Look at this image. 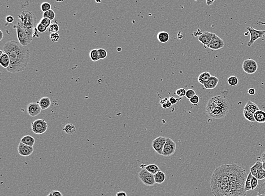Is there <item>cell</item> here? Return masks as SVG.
Instances as JSON below:
<instances>
[{
	"label": "cell",
	"instance_id": "obj_1",
	"mask_svg": "<svg viewBox=\"0 0 265 196\" xmlns=\"http://www.w3.org/2000/svg\"><path fill=\"white\" fill-rule=\"evenodd\" d=\"M246 171L238 165L225 164L213 172L210 189L214 196H245Z\"/></svg>",
	"mask_w": 265,
	"mask_h": 196
},
{
	"label": "cell",
	"instance_id": "obj_2",
	"mask_svg": "<svg viewBox=\"0 0 265 196\" xmlns=\"http://www.w3.org/2000/svg\"><path fill=\"white\" fill-rule=\"evenodd\" d=\"M5 53L8 54L10 64L7 68L9 72L17 74L24 70L30 61V52L27 46H24L18 41H8L4 46Z\"/></svg>",
	"mask_w": 265,
	"mask_h": 196
},
{
	"label": "cell",
	"instance_id": "obj_3",
	"mask_svg": "<svg viewBox=\"0 0 265 196\" xmlns=\"http://www.w3.org/2000/svg\"><path fill=\"white\" fill-rule=\"evenodd\" d=\"M230 110L228 101L220 96L213 97L208 101L206 111L209 116L214 119H222L225 117Z\"/></svg>",
	"mask_w": 265,
	"mask_h": 196
},
{
	"label": "cell",
	"instance_id": "obj_4",
	"mask_svg": "<svg viewBox=\"0 0 265 196\" xmlns=\"http://www.w3.org/2000/svg\"><path fill=\"white\" fill-rule=\"evenodd\" d=\"M17 30V37L19 43L24 46L31 43L34 37V29H27L23 28L18 24H15L13 27Z\"/></svg>",
	"mask_w": 265,
	"mask_h": 196
},
{
	"label": "cell",
	"instance_id": "obj_5",
	"mask_svg": "<svg viewBox=\"0 0 265 196\" xmlns=\"http://www.w3.org/2000/svg\"><path fill=\"white\" fill-rule=\"evenodd\" d=\"M18 17L19 18V22L17 23V24L27 29L35 28L34 26L36 22V17L32 12L25 10L22 11L20 14L18 15Z\"/></svg>",
	"mask_w": 265,
	"mask_h": 196
},
{
	"label": "cell",
	"instance_id": "obj_6",
	"mask_svg": "<svg viewBox=\"0 0 265 196\" xmlns=\"http://www.w3.org/2000/svg\"><path fill=\"white\" fill-rule=\"evenodd\" d=\"M32 132L36 135L45 133L48 129V123L45 120L37 119L31 123Z\"/></svg>",
	"mask_w": 265,
	"mask_h": 196
},
{
	"label": "cell",
	"instance_id": "obj_7",
	"mask_svg": "<svg viewBox=\"0 0 265 196\" xmlns=\"http://www.w3.org/2000/svg\"><path fill=\"white\" fill-rule=\"evenodd\" d=\"M138 178L146 186H153L156 184L154 175L150 173L145 168L139 172Z\"/></svg>",
	"mask_w": 265,
	"mask_h": 196
},
{
	"label": "cell",
	"instance_id": "obj_8",
	"mask_svg": "<svg viewBox=\"0 0 265 196\" xmlns=\"http://www.w3.org/2000/svg\"><path fill=\"white\" fill-rule=\"evenodd\" d=\"M246 29L249 31L250 35V40L248 43V46H251L254 44L255 41L257 40L258 39L263 37L265 35V30L259 31L250 27H247Z\"/></svg>",
	"mask_w": 265,
	"mask_h": 196
},
{
	"label": "cell",
	"instance_id": "obj_9",
	"mask_svg": "<svg viewBox=\"0 0 265 196\" xmlns=\"http://www.w3.org/2000/svg\"><path fill=\"white\" fill-rule=\"evenodd\" d=\"M176 145L170 138H166V141L163 150V155L164 157H170L175 154Z\"/></svg>",
	"mask_w": 265,
	"mask_h": 196
},
{
	"label": "cell",
	"instance_id": "obj_10",
	"mask_svg": "<svg viewBox=\"0 0 265 196\" xmlns=\"http://www.w3.org/2000/svg\"><path fill=\"white\" fill-rule=\"evenodd\" d=\"M243 69L246 74H254L257 71V63L253 59H246L243 62Z\"/></svg>",
	"mask_w": 265,
	"mask_h": 196
},
{
	"label": "cell",
	"instance_id": "obj_11",
	"mask_svg": "<svg viewBox=\"0 0 265 196\" xmlns=\"http://www.w3.org/2000/svg\"><path fill=\"white\" fill-rule=\"evenodd\" d=\"M166 141V137L159 136L155 139L152 143L153 149L157 152L159 155H163V150Z\"/></svg>",
	"mask_w": 265,
	"mask_h": 196
},
{
	"label": "cell",
	"instance_id": "obj_12",
	"mask_svg": "<svg viewBox=\"0 0 265 196\" xmlns=\"http://www.w3.org/2000/svg\"><path fill=\"white\" fill-rule=\"evenodd\" d=\"M224 46V41L215 33L212 41L207 46V48L216 50H219L220 49H222Z\"/></svg>",
	"mask_w": 265,
	"mask_h": 196
},
{
	"label": "cell",
	"instance_id": "obj_13",
	"mask_svg": "<svg viewBox=\"0 0 265 196\" xmlns=\"http://www.w3.org/2000/svg\"><path fill=\"white\" fill-rule=\"evenodd\" d=\"M41 108L38 102L30 103L27 106V111L28 114L32 117L38 116L41 113Z\"/></svg>",
	"mask_w": 265,
	"mask_h": 196
},
{
	"label": "cell",
	"instance_id": "obj_14",
	"mask_svg": "<svg viewBox=\"0 0 265 196\" xmlns=\"http://www.w3.org/2000/svg\"><path fill=\"white\" fill-rule=\"evenodd\" d=\"M34 149L33 146H30L26 145L20 142L18 146V151L19 155L23 157H28L31 155L34 152Z\"/></svg>",
	"mask_w": 265,
	"mask_h": 196
},
{
	"label": "cell",
	"instance_id": "obj_15",
	"mask_svg": "<svg viewBox=\"0 0 265 196\" xmlns=\"http://www.w3.org/2000/svg\"><path fill=\"white\" fill-rule=\"evenodd\" d=\"M214 34L215 33L208 32V31L204 32L198 36V41H200L206 48L207 46L210 44V43L212 41Z\"/></svg>",
	"mask_w": 265,
	"mask_h": 196
},
{
	"label": "cell",
	"instance_id": "obj_16",
	"mask_svg": "<svg viewBox=\"0 0 265 196\" xmlns=\"http://www.w3.org/2000/svg\"><path fill=\"white\" fill-rule=\"evenodd\" d=\"M219 83V79L216 77L212 76L209 80L205 83L204 85V88L206 89H213L216 88Z\"/></svg>",
	"mask_w": 265,
	"mask_h": 196
},
{
	"label": "cell",
	"instance_id": "obj_17",
	"mask_svg": "<svg viewBox=\"0 0 265 196\" xmlns=\"http://www.w3.org/2000/svg\"><path fill=\"white\" fill-rule=\"evenodd\" d=\"M244 110L250 111L251 113H252L253 114H254L256 111L259 110V107L256 104V103H254V102L251 101H249L247 102V103H246L245 107H244Z\"/></svg>",
	"mask_w": 265,
	"mask_h": 196
},
{
	"label": "cell",
	"instance_id": "obj_18",
	"mask_svg": "<svg viewBox=\"0 0 265 196\" xmlns=\"http://www.w3.org/2000/svg\"><path fill=\"white\" fill-rule=\"evenodd\" d=\"M38 104H39L42 110H46L50 106L51 101L48 97H44L38 102Z\"/></svg>",
	"mask_w": 265,
	"mask_h": 196
},
{
	"label": "cell",
	"instance_id": "obj_19",
	"mask_svg": "<svg viewBox=\"0 0 265 196\" xmlns=\"http://www.w3.org/2000/svg\"><path fill=\"white\" fill-rule=\"evenodd\" d=\"M10 64V58L8 54L4 52L2 55L0 57V65L5 68H8Z\"/></svg>",
	"mask_w": 265,
	"mask_h": 196
},
{
	"label": "cell",
	"instance_id": "obj_20",
	"mask_svg": "<svg viewBox=\"0 0 265 196\" xmlns=\"http://www.w3.org/2000/svg\"><path fill=\"white\" fill-rule=\"evenodd\" d=\"M262 168H263L262 162L260 161H257L253 166L250 167V172L253 176H256L258 172Z\"/></svg>",
	"mask_w": 265,
	"mask_h": 196
},
{
	"label": "cell",
	"instance_id": "obj_21",
	"mask_svg": "<svg viewBox=\"0 0 265 196\" xmlns=\"http://www.w3.org/2000/svg\"><path fill=\"white\" fill-rule=\"evenodd\" d=\"M20 142L30 146H34L35 143V139H34V137L30 135H26L21 139Z\"/></svg>",
	"mask_w": 265,
	"mask_h": 196
},
{
	"label": "cell",
	"instance_id": "obj_22",
	"mask_svg": "<svg viewBox=\"0 0 265 196\" xmlns=\"http://www.w3.org/2000/svg\"><path fill=\"white\" fill-rule=\"evenodd\" d=\"M157 39L161 43H166L170 39V35L166 31H161L157 34Z\"/></svg>",
	"mask_w": 265,
	"mask_h": 196
},
{
	"label": "cell",
	"instance_id": "obj_23",
	"mask_svg": "<svg viewBox=\"0 0 265 196\" xmlns=\"http://www.w3.org/2000/svg\"><path fill=\"white\" fill-rule=\"evenodd\" d=\"M212 77L211 74L209 72H204L200 74L198 77V82L201 84L204 85V84L208 82Z\"/></svg>",
	"mask_w": 265,
	"mask_h": 196
},
{
	"label": "cell",
	"instance_id": "obj_24",
	"mask_svg": "<svg viewBox=\"0 0 265 196\" xmlns=\"http://www.w3.org/2000/svg\"><path fill=\"white\" fill-rule=\"evenodd\" d=\"M254 116L256 122L261 123L265 122V111L259 110L254 113Z\"/></svg>",
	"mask_w": 265,
	"mask_h": 196
},
{
	"label": "cell",
	"instance_id": "obj_25",
	"mask_svg": "<svg viewBox=\"0 0 265 196\" xmlns=\"http://www.w3.org/2000/svg\"><path fill=\"white\" fill-rule=\"evenodd\" d=\"M154 179L156 183L162 184L165 181L166 174H164V172L160 171L154 175Z\"/></svg>",
	"mask_w": 265,
	"mask_h": 196
},
{
	"label": "cell",
	"instance_id": "obj_26",
	"mask_svg": "<svg viewBox=\"0 0 265 196\" xmlns=\"http://www.w3.org/2000/svg\"><path fill=\"white\" fill-rule=\"evenodd\" d=\"M64 132L68 135H73L76 131L75 126L72 123H67L64 128Z\"/></svg>",
	"mask_w": 265,
	"mask_h": 196
},
{
	"label": "cell",
	"instance_id": "obj_27",
	"mask_svg": "<svg viewBox=\"0 0 265 196\" xmlns=\"http://www.w3.org/2000/svg\"><path fill=\"white\" fill-rule=\"evenodd\" d=\"M145 169L146 170L148 171L149 172L153 174V175L157 174L158 172L161 171L159 167L157 166L156 165H154V164H151V165H149L146 166L145 167Z\"/></svg>",
	"mask_w": 265,
	"mask_h": 196
},
{
	"label": "cell",
	"instance_id": "obj_28",
	"mask_svg": "<svg viewBox=\"0 0 265 196\" xmlns=\"http://www.w3.org/2000/svg\"><path fill=\"white\" fill-rule=\"evenodd\" d=\"M253 177V176L252 175L250 172L247 176L245 183V190L246 192L252 190V187H251V181H252V179Z\"/></svg>",
	"mask_w": 265,
	"mask_h": 196
},
{
	"label": "cell",
	"instance_id": "obj_29",
	"mask_svg": "<svg viewBox=\"0 0 265 196\" xmlns=\"http://www.w3.org/2000/svg\"><path fill=\"white\" fill-rule=\"evenodd\" d=\"M90 58L94 62H96L100 60V56L98 49H93L90 53Z\"/></svg>",
	"mask_w": 265,
	"mask_h": 196
},
{
	"label": "cell",
	"instance_id": "obj_30",
	"mask_svg": "<svg viewBox=\"0 0 265 196\" xmlns=\"http://www.w3.org/2000/svg\"><path fill=\"white\" fill-rule=\"evenodd\" d=\"M244 116L245 117V118L247 120L249 121L250 122H255V119H254V114H253L252 113H251L250 111H247L245 110H244Z\"/></svg>",
	"mask_w": 265,
	"mask_h": 196
},
{
	"label": "cell",
	"instance_id": "obj_31",
	"mask_svg": "<svg viewBox=\"0 0 265 196\" xmlns=\"http://www.w3.org/2000/svg\"><path fill=\"white\" fill-rule=\"evenodd\" d=\"M55 17H56V13L52 9L43 13V18L49 19L51 21L55 18Z\"/></svg>",
	"mask_w": 265,
	"mask_h": 196
},
{
	"label": "cell",
	"instance_id": "obj_32",
	"mask_svg": "<svg viewBox=\"0 0 265 196\" xmlns=\"http://www.w3.org/2000/svg\"><path fill=\"white\" fill-rule=\"evenodd\" d=\"M48 30L51 33H57L60 30V26L57 23H52L49 27Z\"/></svg>",
	"mask_w": 265,
	"mask_h": 196
},
{
	"label": "cell",
	"instance_id": "obj_33",
	"mask_svg": "<svg viewBox=\"0 0 265 196\" xmlns=\"http://www.w3.org/2000/svg\"><path fill=\"white\" fill-rule=\"evenodd\" d=\"M228 84L231 86H236L239 83V80L237 77L235 76H231L228 78Z\"/></svg>",
	"mask_w": 265,
	"mask_h": 196
},
{
	"label": "cell",
	"instance_id": "obj_34",
	"mask_svg": "<svg viewBox=\"0 0 265 196\" xmlns=\"http://www.w3.org/2000/svg\"><path fill=\"white\" fill-rule=\"evenodd\" d=\"M40 9L41 11L43 13H45L51 10V5L48 2H43L41 4Z\"/></svg>",
	"mask_w": 265,
	"mask_h": 196
},
{
	"label": "cell",
	"instance_id": "obj_35",
	"mask_svg": "<svg viewBox=\"0 0 265 196\" xmlns=\"http://www.w3.org/2000/svg\"><path fill=\"white\" fill-rule=\"evenodd\" d=\"M49 39L52 43H57L60 39V34L58 33H51L49 35Z\"/></svg>",
	"mask_w": 265,
	"mask_h": 196
},
{
	"label": "cell",
	"instance_id": "obj_36",
	"mask_svg": "<svg viewBox=\"0 0 265 196\" xmlns=\"http://www.w3.org/2000/svg\"><path fill=\"white\" fill-rule=\"evenodd\" d=\"M258 194H263L265 196V181L262 183L256 190Z\"/></svg>",
	"mask_w": 265,
	"mask_h": 196
},
{
	"label": "cell",
	"instance_id": "obj_37",
	"mask_svg": "<svg viewBox=\"0 0 265 196\" xmlns=\"http://www.w3.org/2000/svg\"><path fill=\"white\" fill-rule=\"evenodd\" d=\"M255 177L257 178L258 180H262L265 179V170H264L263 168H262L261 170H260L258 172L257 175H256Z\"/></svg>",
	"mask_w": 265,
	"mask_h": 196
},
{
	"label": "cell",
	"instance_id": "obj_38",
	"mask_svg": "<svg viewBox=\"0 0 265 196\" xmlns=\"http://www.w3.org/2000/svg\"><path fill=\"white\" fill-rule=\"evenodd\" d=\"M40 23L42 24V25L46 27L47 28H49V27L50 26V24H52L51 20L50 19L48 18H42L41 20H40Z\"/></svg>",
	"mask_w": 265,
	"mask_h": 196
},
{
	"label": "cell",
	"instance_id": "obj_39",
	"mask_svg": "<svg viewBox=\"0 0 265 196\" xmlns=\"http://www.w3.org/2000/svg\"><path fill=\"white\" fill-rule=\"evenodd\" d=\"M98 50V53H99L100 59H102L106 58L108 56V53L106 52V50L104 49H99Z\"/></svg>",
	"mask_w": 265,
	"mask_h": 196
},
{
	"label": "cell",
	"instance_id": "obj_40",
	"mask_svg": "<svg viewBox=\"0 0 265 196\" xmlns=\"http://www.w3.org/2000/svg\"><path fill=\"white\" fill-rule=\"evenodd\" d=\"M187 91L184 88H179V89H177L176 91L175 94L180 97H183L186 96Z\"/></svg>",
	"mask_w": 265,
	"mask_h": 196
},
{
	"label": "cell",
	"instance_id": "obj_41",
	"mask_svg": "<svg viewBox=\"0 0 265 196\" xmlns=\"http://www.w3.org/2000/svg\"><path fill=\"white\" fill-rule=\"evenodd\" d=\"M258 181L259 180L255 176H253V178H252V181H251V187H252V190H253L254 189L257 188L258 184Z\"/></svg>",
	"mask_w": 265,
	"mask_h": 196
},
{
	"label": "cell",
	"instance_id": "obj_42",
	"mask_svg": "<svg viewBox=\"0 0 265 196\" xmlns=\"http://www.w3.org/2000/svg\"><path fill=\"white\" fill-rule=\"evenodd\" d=\"M195 95H196V92H195L194 90H193V89H188L187 91V92H186V97L187 98L190 100L193 97H194Z\"/></svg>",
	"mask_w": 265,
	"mask_h": 196
},
{
	"label": "cell",
	"instance_id": "obj_43",
	"mask_svg": "<svg viewBox=\"0 0 265 196\" xmlns=\"http://www.w3.org/2000/svg\"><path fill=\"white\" fill-rule=\"evenodd\" d=\"M190 103L192 104L194 106H197L199 101H200V98L197 95H195L194 97H193L190 100Z\"/></svg>",
	"mask_w": 265,
	"mask_h": 196
},
{
	"label": "cell",
	"instance_id": "obj_44",
	"mask_svg": "<svg viewBox=\"0 0 265 196\" xmlns=\"http://www.w3.org/2000/svg\"><path fill=\"white\" fill-rule=\"evenodd\" d=\"M36 28H37V30H38V32H40V33H44V32H45L46 31V30L48 29V28L46 27H45V26H44V25H42V24L41 23H39L38 25H37V27H36Z\"/></svg>",
	"mask_w": 265,
	"mask_h": 196
},
{
	"label": "cell",
	"instance_id": "obj_45",
	"mask_svg": "<svg viewBox=\"0 0 265 196\" xmlns=\"http://www.w3.org/2000/svg\"><path fill=\"white\" fill-rule=\"evenodd\" d=\"M14 20H15V18L11 15H8V17H6V22L8 24H11L12 23H13Z\"/></svg>",
	"mask_w": 265,
	"mask_h": 196
},
{
	"label": "cell",
	"instance_id": "obj_46",
	"mask_svg": "<svg viewBox=\"0 0 265 196\" xmlns=\"http://www.w3.org/2000/svg\"><path fill=\"white\" fill-rule=\"evenodd\" d=\"M171 104L169 100H168V101H166L165 103L162 104L161 106H162V107L163 109H168V108H170V107H171Z\"/></svg>",
	"mask_w": 265,
	"mask_h": 196
},
{
	"label": "cell",
	"instance_id": "obj_47",
	"mask_svg": "<svg viewBox=\"0 0 265 196\" xmlns=\"http://www.w3.org/2000/svg\"><path fill=\"white\" fill-rule=\"evenodd\" d=\"M168 100H169L171 104L172 105L176 104V103L178 102V99L176 98H175L173 96L170 97L168 98Z\"/></svg>",
	"mask_w": 265,
	"mask_h": 196
},
{
	"label": "cell",
	"instance_id": "obj_48",
	"mask_svg": "<svg viewBox=\"0 0 265 196\" xmlns=\"http://www.w3.org/2000/svg\"><path fill=\"white\" fill-rule=\"evenodd\" d=\"M52 193L53 196H63V194L58 190H53Z\"/></svg>",
	"mask_w": 265,
	"mask_h": 196
},
{
	"label": "cell",
	"instance_id": "obj_49",
	"mask_svg": "<svg viewBox=\"0 0 265 196\" xmlns=\"http://www.w3.org/2000/svg\"><path fill=\"white\" fill-rule=\"evenodd\" d=\"M256 90L254 88H250L248 90V93L250 96H253L256 94Z\"/></svg>",
	"mask_w": 265,
	"mask_h": 196
},
{
	"label": "cell",
	"instance_id": "obj_50",
	"mask_svg": "<svg viewBox=\"0 0 265 196\" xmlns=\"http://www.w3.org/2000/svg\"><path fill=\"white\" fill-rule=\"evenodd\" d=\"M116 196H127V194H126V193L124 192H119L117 193H116Z\"/></svg>",
	"mask_w": 265,
	"mask_h": 196
},
{
	"label": "cell",
	"instance_id": "obj_51",
	"mask_svg": "<svg viewBox=\"0 0 265 196\" xmlns=\"http://www.w3.org/2000/svg\"><path fill=\"white\" fill-rule=\"evenodd\" d=\"M214 1H213V0H207L206 1V4H207V5L208 6H210V5H212L214 3Z\"/></svg>",
	"mask_w": 265,
	"mask_h": 196
},
{
	"label": "cell",
	"instance_id": "obj_52",
	"mask_svg": "<svg viewBox=\"0 0 265 196\" xmlns=\"http://www.w3.org/2000/svg\"><path fill=\"white\" fill-rule=\"evenodd\" d=\"M168 100V98H165L164 99H162V100H161V101H160V104H161V105H162V104H164L165 103L166 101H167Z\"/></svg>",
	"mask_w": 265,
	"mask_h": 196
},
{
	"label": "cell",
	"instance_id": "obj_53",
	"mask_svg": "<svg viewBox=\"0 0 265 196\" xmlns=\"http://www.w3.org/2000/svg\"><path fill=\"white\" fill-rule=\"evenodd\" d=\"M262 162H265V151L262 154Z\"/></svg>",
	"mask_w": 265,
	"mask_h": 196
},
{
	"label": "cell",
	"instance_id": "obj_54",
	"mask_svg": "<svg viewBox=\"0 0 265 196\" xmlns=\"http://www.w3.org/2000/svg\"><path fill=\"white\" fill-rule=\"evenodd\" d=\"M0 33H1V38H0V40L1 41L2 40V39H3V37H4V35H3V32H2V31L1 30L0 31Z\"/></svg>",
	"mask_w": 265,
	"mask_h": 196
},
{
	"label": "cell",
	"instance_id": "obj_55",
	"mask_svg": "<svg viewBox=\"0 0 265 196\" xmlns=\"http://www.w3.org/2000/svg\"><path fill=\"white\" fill-rule=\"evenodd\" d=\"M262 164H263V168L265 170V162H262Z\"/></svg>",
	"mask_w": 265,
	"mask_h": 196
},
{
	"label": "cell",
	"instance_id": "obj_56",
	"mask_svg": "<svg viewBox=\"0 0 265 196\" xmlns=\"http://www.w3.org/2000/svg\"><path fill=\"white\" fill-rule=\"evenodd\" d=\"M53 196L52 193V192L50 193H49L48 195V196Z\"/></svg>",
	"mask_w": 265,
	"mask_h": 196
},
{
	"label": "cell",
	"instance_id": "obj_57",
	"mask_svg": "<svg viewBox=\"0 0 265 196\" xmlns=\"http://www.w3.org/2000/svg\"><path fill=\"white\" fill-rule=\"evenodd\" d=\"M265 196V195H263V194H258L257 196Z\"/></svg>",
	"mask_w": 265,
	"mask_h": 196
}]
</instances>
